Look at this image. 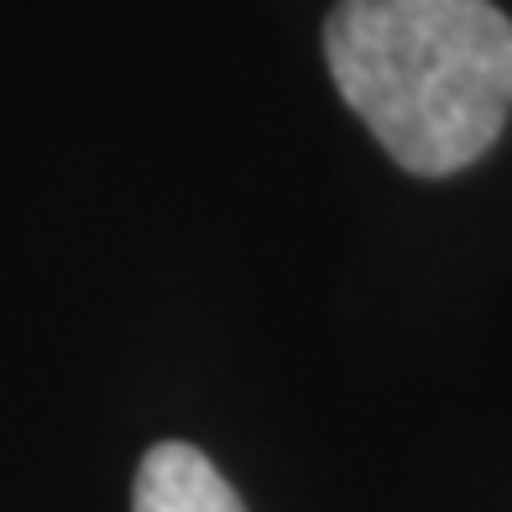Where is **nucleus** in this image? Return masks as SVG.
<instances>
[{
	"instance_id": "f257e3e1",
	"label": "nucleus",
	"mask_w": 512,
	"mask_h": 512,
	"mask_svg": "<svg viewBox=\"0 0 512 512\" xmlns=\"http://www.w3.org/2000/svg\"><path fill=\"white\" fill-rule=\"evenodd\" d=\"M330 79L398 168H471L512 110V21L492 0H340L324 21Z\"/></svg>"
},
{
	"instance_id": "f03ea898",
	"label": "nucleus",
	"mask_w": 512,
	"mask_h": 512,
	"mask_svg": "<svg viewBox=\"0 0 512 512\" xmlns=\"http://www.w3.org/2000/svg\"><path fill=\"white\" fill-rule=\"evenodd\" d=\"M131 512H246V507L204 450L183 445V439H162L142 455Z\"/></svg>"
}]
</instances>
